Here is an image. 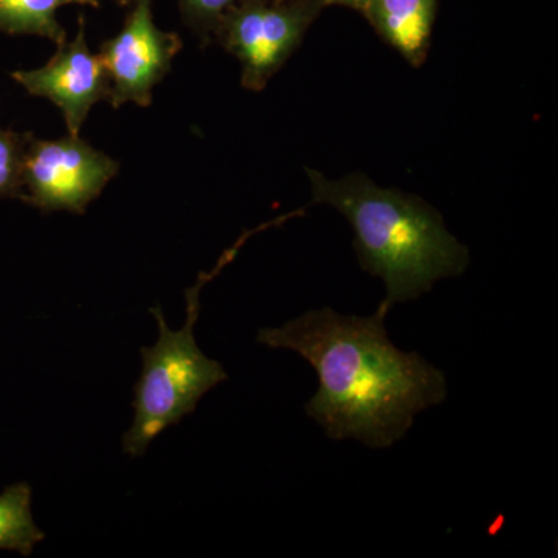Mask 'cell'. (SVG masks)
<instances>
[{"label": "cell", "instance_id": "cell-5", "mask_svg": "<svg viewBox=\"0 0 558 558\" xmlns=\"http://www.w3.org/2000/svg\"><path fill=\"white\" fill-rule=\"evenodd\" d=\"M119 170V161L80 135L39 140L32 134L25 148L21 201L44 213L84 215Z\"/></svg>", "mask_w": 558, "mask_h": 558}, {"label": "cell", "instance_id": "cell-12", "mask_svg": "<svg viewBox=\"0 0 558 558\" xmlns=\"http://www.w3.org/2000/svg\"><path fill=\"white\" fill-rule=\"evenodd\" d=\"M238 0H179L180 13L202 43L216 38L223 17Z\"/></svg>", "mask_w": 558, "mask_h": 558}, {"label": "cell", "instance_id": "cell-7", "mask_svg": "<svg viewBox=\"0 0 558 558\" xmlns=\"http://www.w3.org/2000/svg\"><path fill=\"white\" fill-rule=\"evenodd\" d=\"M11 78L33 97L47 98L57 105L69 135H80L90 109L110 98V81L100 54L92 53L87 47L84 14H80L75 39L60 44L46 65L16 70Z\"/></svg>", "mask_w": 558, "mask_h": 558}, {"label": "cell", "instance_id": "cell-11", "mask_svg": "<svg viewBox=\"0 0 558 558\" xmlns=\"http://www.w3.org/2000/svg\"><path fill=\"white\" fill-rule=\"evenodd\" d=\"M32 132L0 128V199H22L25 148Z\"/></svg>", "mask_w": 558, "mask_h": 558}, {"label": "cell", "instance_id": "cell-8", "mask_svg": "<svg viewBox=\"0 0 558 558\" xmlns=\"http://www.w3.org/2000/svg\"><path fill=\"white\" fill-rule=\"evenodd\" d=\"M436 0H366L363 13L389 46L414 68L425 61Z\"/></svg>", "mask_w": 558, "mask_h": 558}, {"label": "cell", "instance_id": "cell-6", "mask_svg": "<svg viewBox=\"0 0 558 558\" xmlns=\"http://www.w3.org/2000/svg\"><path fill=\"white\" fill-rule=\"evenodd\" d=\"M178 33L163 32L154 21L153 0H134L123 27L100 46V58L110 81L109 102L148 108L153 90L171 70L182 50Z\"/></svg>", "mask_w": 558, "mask_h": 558}, {"label": "cell", "instance_id": "cell-14", "mask_svg": "<svg viewBox=\"0 0 558 558\" xmlns=\"http://www.w3.org/2000/svg\"><path fill=\"white\" fill-rule=\"evenodd\" d=\"M110 2L117 3L120 7H130L134 0H110Z\"/></svg>", "mask_w": 558, "mask_h": 558}, {"label": "cell", "instance_id": "cell-10", "mask_svg": "<svg viewBox=\"0 0 558 558\" xmlns=\"http://www.w3.org/2000/svg\"><path fill=\"white\" fill-rule=\"evenodd\" d=\"M32 486L14 483L0 494V549L14 550L31 557L46 534L33 520Z\"/></svg>", "mask_w": 558, "mask_h": 558}, {"label": "cell", "instance_id": "cell-4", "mask_svg": "<svg viewBox=\"0 0 558 558\" xmlns=\"http://www.w3.org/2000/svg\"><path fill=\"white\" fill-rule=\"evenodd\" d=\"M319 0H238L216 38L242 65L241 84L260 92L299 49Z\"/></svg>", "mask_w": 558, "mask_h": 558}, {"label": "cell", "instance_id": "cell-9", "mask_svg": "<svg viewBox=\"0 0 558 558\" xmlns=\"http://www.w3.org/2000/svg\"><path fill=\"white\" fill-rule=\"evenodd\" d=\"M69 5L98 9L100 0H0V32L40 36L60 46L68 40V32L57 14Z\"/></svg>", "mask_w": 558, "mask_h": 558}, {"label": "cell", "instance_id": "cell-2", "mask_svg": "<svg viewBox=\"0 0 558 558\" xmlns=\"http://www.w3.org/2000/svg\"><path fill=\"white\" fill-rule=\"evenodd\" d=\"M315 204L340 211L354 231L360 266L384 281L377 312L429 292L440 279L468 270V245L459 242L432 205L413 194L376 185L363 174L328 179L306 168Z\"/></svg>", "mask_w": 558, "mask_h": 558}, {"label": "cell", "instance_id": "cell-13", "mask_svg": "<svg viewBox=\"0 0 558 558\" xmlns=\"http://www.w3.org/2000/svg\"><path fill=\"white\" fill-rule=\"evenodd\" d=\"M322 3H329V5H343L349 9L363 11L366 5V0H319Z\"/></svg>", "mask_w": 558, "mask_h": 558}, {"label": "cell", "instance_id": "cell-3", "mask_svg": "<svg viewBox=\"0 0 558 558\" xmlns=\"http://www.w3.org/2000/svg\"><path fill=\"white\" fill-rule=\"evenodd\" d=\"M207 279L201 278L186 290V322L182 329L168 326L161 306L149 310L159 325V340L154 347L140 349L143 366L134 388L135 416L123 436L124 453L132 458L143 457L160 433L194 413L209 389L229 379L222 365L207 357L194 337L201 290Z\"/></svg>", "mask_w": 558, "mask_h": 558}, {"label": "cell", "instance_id": "cell-1", "mask_svg": "<svg viewBox=\"0 0 558 558\" xmlns=\"http://www.w3.org/2000/svg\"><path fill=\"white\" fill-rule=\"evenodd\" d=\"M385 318L377 311L359 317L323 307L256 337L311 363L318 388L304 410L332 440L388 449L405 438L418 413L447 399L446 373L418 352L400 351Z\"/></svg>", "mask_w": 558, "mask_h": 558}]
</instances>
